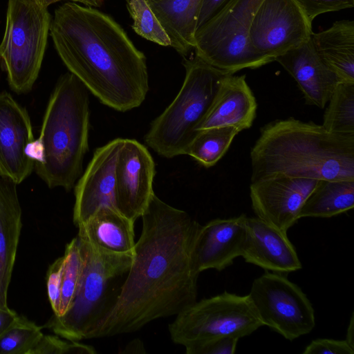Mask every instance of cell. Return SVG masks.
Segmentation results:
<instances>
[{"label": "cell", "instance_id": "obj_9", "mask_svg": "<svg viewBox=\"0 0 354 354\" xmlns=\"http://www.w3.org/2000/svg\"><path fill=\"white\" fill-rule=\"evenodd\" d=\"M176 316L170 337L185 347L218 337L240 339L263 326L248 295L227 291L196 301Z\"/></svg>", "mask_w": 354, "mask_h": 354}, {"label": "cell", "instance_id": "obj_25", "mask_svg": "<svg viewBox=\"0 0 354 354\" xmlns=\"http://www.w3.org/2000/svg\"><path fill=\"white\" fill-rule=\"evenodd\" d=\"M240 130L234 127H212L198 132L185 154L205 167L216 165L229 149Z\"/></svg>", "mask_w": 354, "mask_h": 354}, {"label": "cell", "instance_id": "obj_34", "mask_svg": "<svg viewBox=\"0 0 354 354\" xmlns=\"http://www.w3.org/2000/svg\"><path fill=\"white\" fill-rule=\"evenodd\" d=\"M303 354H353L352 348L345 339H316L304 349Z\"/></svg>", "mask_w": 354, "mask_h": 354}, {"label": "cell", "instance_id": "obj_36", "mask_svg": "<svg viewBox=\"0 0 354 354\" xmlns=\"http://www.w3.org/2000/svg\"><path fill=\"white\" fill-rule=\"evenodd\" d=\"M26 155L35 164H41L44 161V148L41 140L38 138L30 142L26 149Z\"/></svg>", "mask_w": 354, "mask_h": 354}, {"label": "cell", "instance_id": "obj_7", "mask_svg": "<svg viewBox=\"0 0 354 354\" xmlns=\"http://www.w3.org/2000/svg\"><path fill=\"white\" fill-rule=\"evenodd\" d=\"M51 15L35 0H8L0 59L12 90L29 92L44 57Z\"/></svg>", "mask_w": 354, "mask_h": 354}, {"label": "cell", "instance_id": "obj_15", "mask_svg": "<svg viewBox=\"0 0 354 354\" xmlns=\"http://www.w3.org/2000/svg\"><path fill=\"white\" fill-rule=\"evenodd\" d=\"M29 115L7 92H0V176L17 185L31 174L35 162L25 153L33 140Z\"/></svg>", "mask_w": 354, "mask_h": 354}, {"label": "cell", "instance_id": "obj_23", "mask_svg": "<svg viewBox=\"0 0 354 354\" xmlns=\"http://www.w3.org/2000/svg\"><path fill=\"white\" fill-rule=\"evenodd\" d=\"M318 56L339 82L354 83V21H337L323 31L313 33Z\"/></svg>", "mask_w": 354, "mask_h": 354}, {"label": "cell", "instance_id": "obj_12", "mask_svg": "<svg viewBox=\"0 0 354 354\" xmlns=\"http://www.w3.org/2000/svg\"><path fill=\"white\" fill-rule=\"evenodd\" d=\"M155 164L147 148L123 138L116 167L115 207L133 222L141 217L154 194Z\"/></svg>", "mask_w": 354, "mask_h": 354}, {"label": "cell", "instance_id": "obj_3", "mask_svg": "<svg viewBox=\"0 0 354 354\" xmlns=\"http://www.w3.org/2000/svg\"><path fill=\"white\" fill-rule=\"evenodd\" d=\"M251 182L274 176L354 180V135L293 118L265 125L250 151Z\"/></svg>", "mask_w": 354, "mask_h": 354}, {"label": "cell", "instance_id": "obj_41", "mask_svg": "<svg viewBox=\"0 0 354 354\" xmlns=\"http://www.w3.org/2000/svg\"><path fill=\"white\" fill-rule=\"evenodd\" d=\"M36 2H37L39 4L48 8V6L58 2L61 1H73V0H35ZM74 2V1H73Z\"/></svg>", "mask_w": 354, "mask_h": 354}, {"label": "cell", "instance_id": "obj_4", "mask_svg": "<svg viewBox=\"0 0 354 354\" xmlns=\"http://www.w3.org/2000/svg\"><path fill=\"white\" fill-rule=\"evenodd\" d=\"M89 129L88 91L68 72L57 80L48 102L39 137L44 161L34 167L49 188L70 191L75 186L88 150Z\"/></svg>", "mask_w": 354, "mask_h": 354}, {"label": "cell", "instance_id": "obj_11", "mask_svg": "<svg viewBox=\"0 0 354 354\" xmlns=\"http://www.w3.org/2000/svg\"><path fill=\"white\" fill-rule=\"evenodd\" d=\"M310 22L293 0H262L249 29L251 46L272 61L308 41Z\"/></svg>", "mask_w": 354, "mask_h": 354}, {"label": "cell", "instance_id": "obj_32", "mask_svg": "<svg viewBox=\"0 0 354 354\" xmlns=\"http://www.w3.org/2000/svg\"><path fill=\"white\" fill-rule=\"evenodd\" d=\"M239 339L223 337L205 340L185 348L187 354H233Z\"/></svg>", "mask_w": 354, "mask_h": 354}, {"label": "cell", "instance_id": "obj_28", "mask_svg": "<svg viewBox=\"0 0 354 354\" xmlns=\"http://www.w3.org/2000/svg\"><path fill=\"white\" fill-rule=\"evenodd\" d=\"M63 257L61 301L57 317L63 315L69 308L80 279L83 259L77 236L66 245Z\"/></svg>", "mask_w": 354, "mask_h": 354}, {"label": "cell", "instance_id": "obj_33", "mask_svg": "<svg viewBox=\"0 0 354 354\" xmlns=\"http://www.w3.org/2000/svg\"><path fill=\"white\" fill-rule=\"evenodd\" d=\"M64 266L63 256L57 259L48 268L46 273V286L48 299L54 315L57 316L61 301V290Z\"/></svg>", "mask_w": 354, "mask_h": 354}, {"label": "cell", "instance_id": "obj_8", "mask_svg": "<svg viewBox=\"0 0 354 354\" xmlns=\"http://www.w3.org/2000/svg\"><path fill=\"white\" fill-rule=\"evenodd\" d=\"M261 1L230 0L196 30L195 55L213 67L231 74L273 62L257 53L249 39L252 19Z\"/></svg>", "mask_w": 354, "mask_h": 354}, {"label": "cell", "instance_id": "obj_35", "mask_svg": "<svg viewBox=\"0 0 354 354\" xmlns=\"http://www.w3.org/2000/svg\"><path fill=\"white\" fill-rule=\"evenodd\" d=\"M230 0H202L197 29L216 15Z\"/></svg>", "mask_w": 354, "mask_h": 354}, {"label": "cell", "instance_id": "obj_2", "mask_svg": "<svg viewBox=\"0 0 354 354\" xmlns=\"http://www.w3.org/2000/svg\"><path fill=\"white\" fill-rule=\"evenodd\" d=\"M49 34L69 72L101 103L125 112L144 102L146 57L109 15L68 1L55 10Z\"/></svg>", "mask_w": 354, "mask_h": 354}, {"label": "cell", "instance_id": "obj_14", "mask_svg": "<svg viewBox=\"0 0 354 354\" xmlns=\"http://www.w3.org/2000/svg\"><path fill=\"white\" fill-rule=\"evenodd\" d=\"M123 138L97 148L75 187L73 220L77 227L104 205L115 207V167Z\"/></svg>", "mask_w": 354, "mask_h": 354}, {"label": "cell", "instance_id": "obj_42", "mask_svg": "<svg viewBox=\"0 0 354 354\" xmlns=\"http://www.w3.org/2000/svg\"><path fill=\"white\" fill-rule=\"evenodd\" d=\"M0 308H8V306L7 305H5L2 300H1V295H0Z\"/></svg>", "mask_w": 354, "mask_h": 354}, {"label": "cell", "instance_id": "obj_40", "mask_svg": "<svg viewBox=\"0 0 354 354\" xmlns=\"http://www.w3.org/2000/svg\"><path fill=\"white\" fill-rule=\"evenodd\" d=\"M104 0H73L74 2H79L86 6L89 7H100L104 3Z\"/></svg>", "mask_w": 354, "mask_h": 354}, {"label": "cell", "instance_id": "obj_24", "mask_svg": "<svg viewBox=\"0 0 354 354\" xmlns=\"http://www.w3.org/2000/svg\"><path fill=\"white\" fill-rule=\"evenodd\" d=\"M354 207V180H319L305 201L299 218H329Z\"/></svg>", "mask_w": 354, "mask_h": 354}, {"label": "cell", "instance_id": "obj_39", "mask_svg": "<svg viewBox=\"0 0 354 354\" xmlns=\"http://www.w3.org/2000/svg\"><path fill=\"white\" fill-rule=\"evenodd\" d=\"M345 341L354 349V315L352 313L347 328Z\"/></svg>", "mask_w": 354, "mask_h": 354}, {"label": "cell", "instance_id": "obj_5", "mask_svg": "<svg viewBox=\"0 0 354 354\" xmlns=\"http://www.w3.org/2000/svg\"><path fill=\"white\" fill-rule=\"evenodd\" d=\"M183 58L185 77L181 88L171 104L152 121L144 137L149 147L166 158L185 154L223 79L231 74L213 67L196 55Z\"/></svg>", "mask_w": 354, "mask_h": 354}, {"label": "cell", "instance_id": "obj_1", "mask_svg": "<svg viewBox=\"0 0 354 354\" xmlns=\"http://www.w3.org/2000/svg\"><path fill=\"white\" fill-rule=\"evenodd\" d=\"M141 218L142 232L127 276L86 339L136 331L157 319L176 315L197 301L199 274L191 254L201 225L155 194Z\"/></svg>", "mask_w": 354, "mask_h": 354}, {"label": "cell", "instance_id": "obj_16", "mask_svg": "<svg viewBox=\"0 0 354 354\" xmlns=\"http://www.w3.org/2000/svg\"><path fill=\"white\" fill-rule=\"evenodd\" d=\"M244 214L213 219L200 225L192 250V263L198 274L208 269L222 271L241 257L245 236Z\"/></svg>", "mask_w": 354, "mask_h": 354}, {"label": "cell", "instance_id": "obj_29", "mask_svg": "<svg viewBox=\"0 0 354 354\" xmlns=\"http://www.w3.org/2000/svg\"><path fill=\"white\" fill-rule=\"evenodd\" d=\"M133 19V30L142 37L162 46H170L166 32L147 0H125Z\"/></svg>", "mask_w": 354, "mask_h": 354}, {"label": "cell", "instance_id": "obj_20", "mask_svg": "<svg viewBox=\"0 0 354 354\" xmlns=\"http://www.w3.org/2000/svg\"><path fill=\"white\" fill-rule=\"evenodd\" d=\"M77 236L107 252L134 253V222L116 207L104 205L80 223Z\"/></svg>", "mask_w": 354, "mask_h": 354}, {"label": "cell", "instance_id": "obj_18", "mask_svg": "<svg viewBox=\"0 0 354 354\" xmlns=\"http://www.w3.org/2000/svg\"><path fill=\"white\" fill-rule=\"evenodd\" d=\"M274 61L296 81L306 104L325 107L339 80L318 56L312 38Z\"/></svg>", "mask_w": 354, "mask_h": 354}, {"label": "cell", "instance_id": "obj_17", "mask_svg": "<svg viewBox=\"0 0 354 354\" xmlns=\"http://www.w3.org/2000/svg\"><path fill=\"white\" fill-rule=\"evenodd\" d=\"M241 257L266 271L288 274L302 268L287 232L256 217H246L245 236Z\"/></svg>", "mask_w": 354, "mask_h": 354}, {"label": "cell", "instance_id": "obj_13", "mask_svg": "<svg viewBox=\"0 0 354 354\" xmlns=\"http://www.w3.org/2000/svg\"><path fill=\"white\" fill-rule=\"evenodd\" d=\"M318 180L274 176L251 182L250 196L257 217L287 232L299 219Z\"/></svg>", "mask_w": 354, "mask_h": 354}, {"label": "cell", "instance_id": "obj_19", "mask_svg": "<svg viewBox=\"0 0 354 354\" xmlns=\"http://www.w3.org/2000/svg\"><path fill=\"white\" fill-rule=\"evenodd\" d=\"M257 104L245 75H227L198 131L212 127L249 129L256 118Z\"/></svg>", "mask_w": 354, "mask_h": 354}, {"label": "cell", "instance_id": "obj_22", "mask_svg": "<svg viewBox=\"0 0 354 354\" xmlns=\"http://www.w3.org/2000/svg\"><path fill=\"white\" fill-rule=\"evenodd\" d=\"M173 48L183 57L194 50L202 0H147Z\"/></svg>", "mask_w": 354, "mask_h": 354}, {"label": "cell", "instance_id": "obj_37", "mask_svg": "<svg viewBox=\"0 0 354 354\" xmlns=\"http://www.w3.org/2000/svg\"><path fill=\"white\" fill-rule=\"evenodd\" d=\"M17 317V313L9 308H0V335L16 320Z\"/></svg>", "mask_w": 354, "mask_h": 354}, {"label": "cell", "instance_id": "obj_38", "mask_svg": "<svg viewBox=\"0 0 354 354\" xmlns=\"http://www.w3.org/2000/svg\"><path fill=\"white\" fill-rule=\"evenodd\" d=\"M125 348L126 349L124 351V353H145L143 344L138 339H133L129 342Z\"/></svg>", "mask_w": 354, "mask_h": 354}, {"label": "cell", "instance_id": "obj_6", "mask_svg": "<svg viewBox=\"0 0 354 354\" xmlns=\"http://www.w3.org/2000/svg\"><path fill=\"white\" fill-rule=\"evenodd\" d=\"M77 237L83 266L75 296L63 315H53L43 326L72 341L86 339L104 314L111 282L127 273L133 259L132 254L107 252Z\"/></svg>", "mask_w": 354, "mask_h": 354}, {"label": "cell", "instance_id": "obj_10", "mask_svg": "<svg viewBox=\"0 0 354 354\" xmlns=\"http://www.w3.org/2000/svg\"><path fill=\"white\" fill-rule=\"evenodd\" d=\"M263 326L292 341L315 326V310L306 295L283 274L266 271L248 294Z\"/></svg>", "mask_w": 354, "mask_h": 354}, {"label": "cell", "instance_id": "obj_30", "mask_svg": "<svg viewBox=\"0 0 354 354\" xmlns=\"http://www.w3.org/2000/svg\"><path fill=\"white\" fill-rule=\"evenodd\" d=\"M92 346L55 335H44L30 354H95Z\"/></svg>", "mask_w": 354, "mask_h": 354}, {"label": "cell", "instance_id": "obj_21", "mask_svg": "<svg viewBox=\"0 0 354 354\" xmlns=\"http://www.w3.org/2000/svg\"><path fill=\"white\" fill-rule=\"evenodd\" d=\"M17 184L0 176V295L8 306L7 295L22 227Z\"/></svg>", "mask_w": 354, "mask_h": 354}, {"label": "cell", "instance_id": "obj_31", "mask_svg": "<svg viewBox=\"0 0 354 354\" xmlns=\"http://www.w3.org/2000/svg\"><path fill=\"white\" fill-rule=\"evenodd\" d=\"M310 22L318 15L354 6V0H293Z\"/></svg>", "mask_w": 354, "mask_h": 354}, {"label": "cell", "instance_id": "obj_26", "mask_svg": "<svg viewBox=\"0 0 354 354\" xmlns=\"http://www.w3.org/2000/svg\"><path fill=\"white\" fill-rule=\"evenodd\" d=\"M328 103L323 127L333 133L354 135V83L339 82Z\"/></svg>", "mask_w": 354, "mask_h": 354}, {"label": "cell", "instance_id": "obj_27", "mask_svg": "<svg viewBox=\"0 0 354 354\" xmlns=\"http://www.w3.org/2000/svg\"><path fill=\"white\" fill-rule=\"evenodd\" d=\"M41 329L42 326L18 315L0 335V354H30L43 335Z\"/></svg>", "mask_w": 354, "mask_h": 354}]
</instances>
